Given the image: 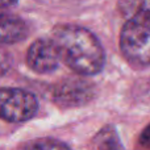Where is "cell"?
Here are the masks:
<instances>
[{
    "label": "cell",
    "mask_w": 150,
    "mask_h": 150,
    "mask_svg": "<svg viewBox=\"0 0 150 150\" xmlns=\"http://www.w3.org/2000/svg\"><path fill=\"white\" fill-rule=\"evenodd\" d=\"M52 38L57 45L62 62L79 75L100 73L105 63V53L98 37L79 25H58Z\"/></svg>",
    "instance_id": "obj_1"
},
{
    "label": "cell",
    "mask_w": 150,
    "mask_h": 150,
    "mask_svg": "<svg viewBox=\"0 0 150 150\" xmlns=\"http://www.w3.org/2000/svg\"><path fill=\"white\" fill-rule=\"evenodd\" d=\"M120 50L134 67L150 65V12L128 17L120 33Z\"/></svg>",
    "instance_id": "obj_2"
},
{
    "label": "cell",
    "mask_w": 150,
    "mask_h": 150,
    "mask_svg": "<svg viewBox=\"0 0 150 150\" xmlns=\"http://www.w3.org/2000/svg\"><path fill=\"white\" fill-rule=\"evenodd\" d=\"M38 111L33 93L21 88H0V119L8 122H24Z\"/></svg>",
    "instance_id": "obj_3"
},
{
    "label": "cell",
    "mask_w": 150,
    "mask_h": 150,
    "mask_svg": "<svg viewBox=\"0 0 150 150\" xmlns=\"http://www.w3.org/2000/svg\"><path fill=\"white\" fill-rule=\"evenodd\" d=\"M95 96V87L82 78L66 79L58 83L52 92L53 101L62 108H78L90 103Z\"/></svg>",
    "instance_id": "obj_4"
},
{
    "label": "cell",
    "mask_w": 150,
    "mask_h": 150,
    "mask_svg": "<svg viewBox=\"0 0 150 150\" xmlns=\"http://www.w3.org/2000/svg\"><path fill=\"white\" fill-rule=\"evenodd\" d=\"M61 59L57 45L53 38L36 40L26 53V65L37 74H49L57 70Z\"/></svg>",
    "instance_id": "obj_5"
},
{
    "label": "cell",
    "mask_w": 150,
    "mask_h": 150,
    "mask_svg": "<svg viewBox=\"0 0 150 150\" xmlns=\"http://www.w3.org/2000/svg\"><path fill=\"white\" fill-rule=\"evenodd\" d=\"M29 28L21 17L0 11V44H16L28 37Z\"/></svg>",
    "instance_id": "obj_6"
},
{
    "label": "cell",
    "mask_w": 150,
    "mask_h": 150,
    "mask_svg": "<svg viewBox=\"0 0 150 150\" xmlns=\"http://www.w3.org/2000/svg\"><path fill=\"white\" fill-rule=\"evenodd\" d=\"M92 146L98 149H121L122 145L120 144L115 128L107 127L101 129L92 140Z\"/></svg>",
    "instance_id": "obj_7"
},
{
    "label": "cell",
    "mask_w": 150,
    "mask_h": 150,
    "mask_svg": "<svg viewBox=\"0 0 150 150\" xmlns=\"http://www.w3.org/2000/svg\"><path fill=\"white\" fill-rule=\"evenodd\" d=\"M119 9L127 17L138 12H150V0H120Z\"/></svg>",
    "instance_id": "obj_8"
},
{
    "label": "cell",
    "mask_w": 150,
    "mask_h": 150,
    "mask_svg": "<svg viewBox=\"0 0 150 150\" xmlns=\"http://www.w3.org/2000/svg\"><path fill=\"white\" fill-rule=\"evenodd\" d=\"M26 148H32V149H62V148H69V145L57 141L54 138H42V140H37L34 142L26 144Z\"/></svg>",
    "instance_id": "obj_9"
},
{
    "label": "cell",
    "mask_w": 150,
    "mask_h": 150,
    "mask_svg": "<svg viewBox=\"0 0 150 150\" xmlns=\"http://www.w3.org/2000/svg\"><path fill=\"white\" fill-rule=\"evenodd\" d=\"M11 66H12V57H11L9 52L0 45V75L8 73Z\"/></svg>",
    "instance_id": "obj_10"
},
{
    "label": "cell",
    "mask_w": 150,
    "mask_h": 150,
    "mask_svg": "<svg viewBox=\"0 0 150 150\" xmlns=\"http://www.w3.org/2000/svg\"><path fill=\"white\" fill-rule=\"evenodd\" d=\"M140 144L142 148H146V149H150V125L145 128V130L142 132L140 137Z\"/></svg>",
    "instance_id": "obj_11"
},
{
    "label": "cell",
    "mask_w": 150,
    "mask_h": 150,
    "mask_svg": "<svg viewBox=\"0 0 150 150\" xmlns=\"http://www.w3.org/2000/svg\"><path fill=\"white\" fill-rule=\"evenodd\" d=\"M17 3V0H0V8H8L12 7Z\"/></svg>",
    "instance_id": "obj_12"
}]
</instances>
